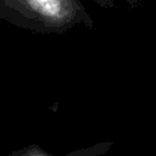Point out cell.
Returning <instances> with one entry per match:
<instances>
[{"instance_id":"obj_1","label":"cell","mask_w":156,"mask_h":156,"mask_svg":"<svg viewBox=\"0 0 156 156\" xmlns=\"http://www.w3.org/2000/svg\"><path fill=\"white\" fill-rule=\"evenodd\" d=\"M20 12L44 24H67L77 13L74 0H10Z\"/></svg>"},{"instance_id":"obj_2","label":"cell","mask_w":156,"mask_h":156,"mask_svg":"<svg viewBox=\"0 0 156 156\" xmlns=\"http://www.w3.org/2000/svg\"><path fill=\"white\" fill-rule=\"evenodd\" d=\"M21 156H48V155H45L43 152H24Z\"/></svg>"}]
</instances>
